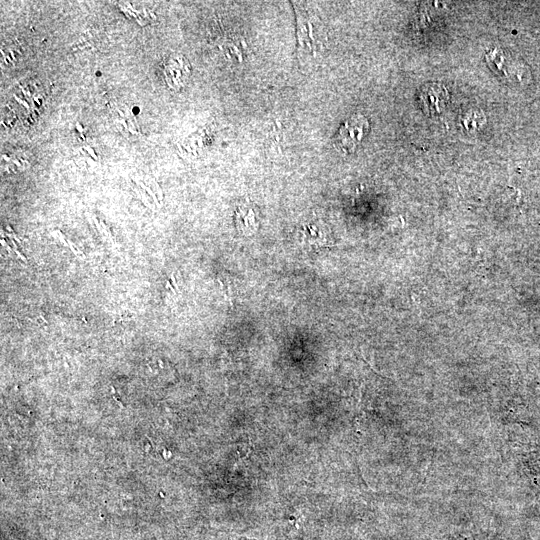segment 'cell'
<instances>
[{"instance_id": "obj_2", "label": "cell", "mask_w": 540, "mask_h": 540, "mask_svg": "<svg viewBox=\"0 0 540 540\" xmlns=\"http://www.w3.org/2000/svg\"><path fill=\"white\" fill-rule=\"evenodd\" d=\"M449 94L446 88L438 83H429L419 91V103L428 115L440 114L447 106Z\"/></svg>"}, {"instance_id": "obj_1", "label": "cell", "mask_w": 540, "mask_h": 540, "mask_svg": "<svg viewBox=\"0 0 540 540\" xmlns=\"http://www.w3.org/2000/svg\"><path fill=\"white\" fill-rule=\"evenodd\" d=\"M368 128V120L363 115L351 116L343 123L335 137L336 149L345 154L353 152L366 135Z\"/></svg>"}, {"instance_id": "obj_8", "label": "cell", "mask_w": 540, "mask_h": 540, "mask_svg": "<svg viewBox=\"0 0 540 540\" xmlns=\"http://www.w3.org/2000/svg\"><path fill=\"white\" fill-rule=\"evenodd\" d=\"M15 251V253L18 255L19 258H21L24 262H26V258L21 254L20 251H18L17 249H13Z\"/></svg>"}, {"instance_id": "obj_4", "label": "cell", "mask_w": 540, "mask_h": 540, "mask_svg": "<svg viewBox=\"0 0 540 540\" xmlns=\"http://www.w3.org/2000/svg\"><path fill=\"white\" fill-rule=\"evenodd\" d=\"M237 229L245 234H253L258 228V222L252 208H240L236 214Z\"/></svg>"}, {"instance_id": "obj_5", "label": "cell", "mask_w": 540, "mask_h": 540, "mask_svg": "<svg viewBox=\"0 0 540 540\" xmlns=\"http://www.w3.org/2000/svg\"><path fill=\"white\" fill-rule=\"evenodd\" d=\"M486 62L494 72L506 74L503 69L504 55L498 48L489 50L486 53Z\"/></svg>"}, {"instance_id": "obj_3", "label": "cell", "mask_w": 540, "mask_h": 540, "mask_svg": "<svg viewBox=\"0 0 540 540\" xmlns=\"http://www.w3.org/2000/svg\"><path fill=\"white\" fill-rule=\"evenodd\" d=\"M302 244L310 248H323L330 246L332 241L327 229L319 224H309L299 230Z\"/></svg>"}, {"instance_id": "obj_7", "label": "cell", "mask_w": 540, "mask_h": 540, "mask_svg": "<svg viewBox=\"0 0 540 540\" xmlns=\"http://www.w3.org/2000/svg\"><path fill=\"white\" fill-rule=\"evenodd\" d=\"M144 190L147 191V193H149V195L153 198V200L155 201V203L159 206V202H158V199L156 197V195L154 194V192L151 190V188L149 186H146L144 185L142 182H137Z\"/></svg>"}, {"instance_id": "obj_9", "label": "cell", "mask_w": 540, "mask_h": 540, "mask_svg": "<svg viewBox=\"0 0 540 540\" xmlns=\"http://www.w3.org/2000/svg\"><path fill=\"white\" fill-rule=\"evenodd\" d=\"M1 243L3 246H5L8 249L9 252H12V248H10L9 245L3 239H1Z\"/></svg>"}, {"instance_id": "obj_6", "label": "cell", "mask_w": 540, "mask_h": 540, "mask_svg": "<svg viewBox=\"0 0 540 540\" xmlns=\"http://www.w3.org/2000/svg\"><path fill=\"white\" fill-rule=\"evenodd\" d=\"M485 122L484 114L480 110H470L464 115L463 124L467 130H476Z\"/></svg>"}]
</instances>
